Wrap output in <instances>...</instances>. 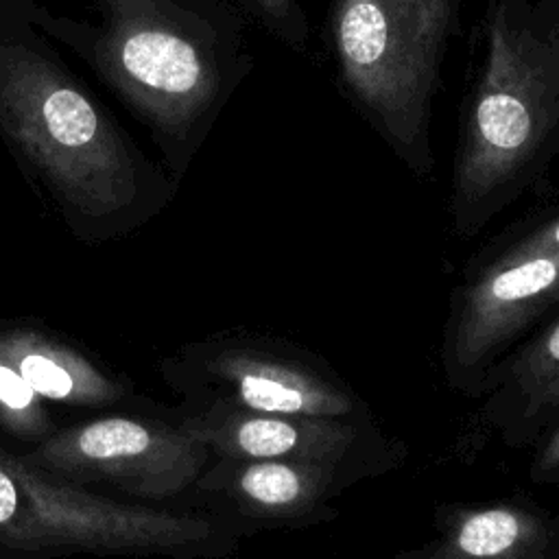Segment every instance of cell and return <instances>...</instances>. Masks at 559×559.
<instances>
[{
    "instance_id": "8",
    "label": "cell",
    "mask_w": 559,
    "mask_h": 559,
    "mask_svg": "<svg viewBox=\"0 0 559 559\" xmlns=\"http://www.w3.org/2000/svg\"><path fill=\"white\" fill-rule=\"evenodd\" d=\"M229 406L275 415L349 419L358 400L321 367L264 345H229L207 360Z\"/></svg>"
},
{
    "instance_id": "15",
    "label": "cell",
    "mask_w": 559,
    "mask_h": 559,
    "mask_svg": "<svg viewBox=\"0 0 559 559\" xmlns=\"http://www.w3.org/2000/svg\"><path fill=\"white\" fill-rule=\"evenodd\" d=\"M242 17L260 24L269 35L297 55H306L310 44V24L301 0H227Z\"/></svg>"
},
{
    "instance_id": "5",
    "label": "cell",
    "mask_w": 559,
    "mask_h": 559,
    "mask_svg": "<svg viewBox=\"0 0 559 559\" xmlns=\"http://www.w3.org/2000/svg\"><path fill=\"white\" fill-rule=\"evenodd\" d=\"M212 537L201 518L118 504L0 450V542L22 550H170Z\"/></svg>"
},
{
    "instance_id": "9",
    "label": "cell",
    "mask_w": 559,
    "mask_h": 559,
    "mask_svg": "<svg viewBox=\"0 0 559 559\" xmlns=\"http://www.w3.org/2000/svg\"><path fill=\"white\" fill-rule=\"evenodd\" d=\"M190 430L229 461H297L341 469L358 445V424L225 406Z\"/></svg>"
},
{
    "instance_id": "14",
    "label": "cell",
    "mask_w": 559,
    "mask_h": 559,
    "mask_svg": "<svg viewBox=\"0 0 559 559\" xmlns=\"http://www.w3.org/2000/svg\"><path fill=\"white\" fill-rule=\"evenodd\" d=\"M0 426L22 437H41L50 432L39 395L0 354Z\"/></svg>"
},
{
    "instance_id": "6",
    "label": "cell",
    "mask_w": 559,
    "mask_h": 559,
    "mask_svg": "<svg viewBox=\"0 0 559 559\" xmlns=\"http://www.w3.org/2000/svg\"><path fill=\"white\" fill-rule=\"evenodd\" d=\"M559 306V253L489 258L459 290L448 321L443 365L467 391L485 389L507 349Z\"/></svg>"
},
{
    "instance_id": "2",
    "label": "cell",
    "mask_w": 559,
    "mask_h": 559,
    "mask_svg": "<svg viewBox=\"0 0 559 559\" xmlns=\"http://www.w3.org/2000/svg\"><path fill=\"white\" fill-rule=\"evenodd\" d=\"M92 4L94 22L50 13L37 0L31 17L142 122L168 173L181 177L251 72L245 20L212 17L175 0Z\"/></svg>"
},
{
    "instance_id": "11",
    "label": "cell",
    "mask_w": 559,
    "mask_h": 559,
    "mask_svg": "<svg viewBox=\"0 0 559 559\" xmlns=\"http://www.w3.org/2000/svg\"><path fill=\"white\" fill-rule=\"evenodd\" d=\"M0 354L39 397L79 406L109 404L120 397V386L87 358L39 332L0 334Z\"/></svg>"
},
{
    "instance_id": "3",
    "label": "cell",
    "mask_w": 559,
    "mask_h": 559,
    "mask_svg": "<svg viewBox=\"0 0 559 559\" xmlns=\"http://www.w3.org/2000/svg\"><path fill=\"white\" fill-rule=\"evenodd\" d=\"M459 114L450 214L472 236L559 157V0H487Z\"/></svg>"
},
{
    "instance_id": "16",
    "label": "cell",
    "mask_w": 559,
    "mask_h": 559,
    "mask_svg": "<svg viewBox=\"0 0 559 559\" xmlns=\"http://www.w3.org/2000/svg\"><path fill=\"white\" fill-rule=\"evenodd\" d=\"M535 253H559V214H552L550 218L522 231L520 238L507 240L491 258H520Z\"/></svg>"
},
{
    "instance_id": "19",
    "label": "cell",
    "mask_w": 559,
    "mask_h": 559,
    "mask_svg": "<svg viewBox=\"0 0 559 559\" xmlns=\"http://www.w3.org/2000/svg\"><path fill=\"white\" fill-rule=\"evenodd\" d=\"M428 559V557H426ZM522 559H550L548 555H539V557H522Z\"/></svg>"
},
{
    "instance_id": "10",
    "label": "cell",
    "mask_w": 559,
    "mask_h": 559,
    "mask_svg": "<svg viewBox=\"0 0 559 559\" xmlns=\"http://www.w3.org/2000/svg\"><path fill=\"white\" fill-rule=\"evenodd\" d=\"M487 411L509 443H524L559 415V317L493 373Z\"/></svg>"
},
{
    "instance_id": "4",
    "label": "cell",
    "mask_w": 559,
    "mask_h": 559,
    "mask_svg": "<svg viewBox=\"0 0 559 559\" xmlns=\"http://www.w3.org/2000/svg\"><path fill=\"white\" fill-rule=\"evenodd\" d=\"M461 0H332L328 37L338 85L389 148L432 173V105L459 35Z\"/></svg>"
},
{
    "instance_id": "17",
    "label": "cell",
    "mask_w": 559,
    "mask_h": 559,
    "mask_svg": "<svg viewBox=\"0 0 559 559\" xmlns=\"http://www.w3.org/2000/svg\"><path fill=\"white\" fill-rule=\"evenodd\" d=\"M531 476L537 483H555L559 480V421L552 432L542 443L537 456L533 459Z\"/></svg>"
},
{
    "instance_id": "1",
    "label": "cell",
    "mask_w": 559,
    "mask_h": 559,
    "mask_svg": "<svg viewBox=\"0 0 559 559\" xmlns=\"http://www.w3.org/2000/svg\"><path fill=\"white\" fill-rule=\"evenodd\" d=\"M31 2L0 0V140L72 225H127L173 181L66 63Z\"/></svg>"
},
{
    "instance_id": "13",
    "label": "cell",
    "mask_w": 559,
    "mask_h": 559,
    "mask_svg": "<svg viewBox=\"0 0 559 559\" xmlns=\"http://www.w3.org/2000/svg\"><path fill=\"white\" fill-rule=\"evenodd\" d=\"M546 524L518 507H483L461 513L428 559H522L546 555Z\"/></svg>"
},
{
    "instance_id": "12",
    "label": "cell",
    "mask_w": 559,
    "mask_h": 559,
    "mask_svg": "<svg viewBox=\"0 0 559 559\" xmlns=\"http://www.w3.org/2000/svg\"><path fill=\"white\" fill-rule=\"evenodd\" d=\"M231 489L240 504L266 520L295 522L323 511L338 469L297 461H231Z\"/></svg>"
},
{
    "instance_id": "18",
    "label": "cell",
    "mask_w": 559,
    "mask_h": 559,
    "mask_svg": "<svg viewBox=\"0 0 559 559\" xmlns=\"http://www.w3.org/2000/svg\"><path fill=\"white\" fill-rule=\"evenodd\" d=\"M175 2H181L190 9H197L201 13H207L212 17H221V20H245L242 13L229 4L227 0H175Z\"/></svg>"
},
{
    "instance_id": "7",
    "label": "cell",
    "mask_w": 559,
    "mask_h": 559,
    "mask_svg": "<svg viewBox=\"0 0 559 559\" xmlns=\"http://www.w3.org/2000/svg\"><path fill=\"white\" fill-rule=\"evenodd\" d=\"M207 445L190 428L127 417L96 419L46 439L24 461L79 480H109L135 496L168 498L201 472Z\"/></svg>"
}]
</instances>
